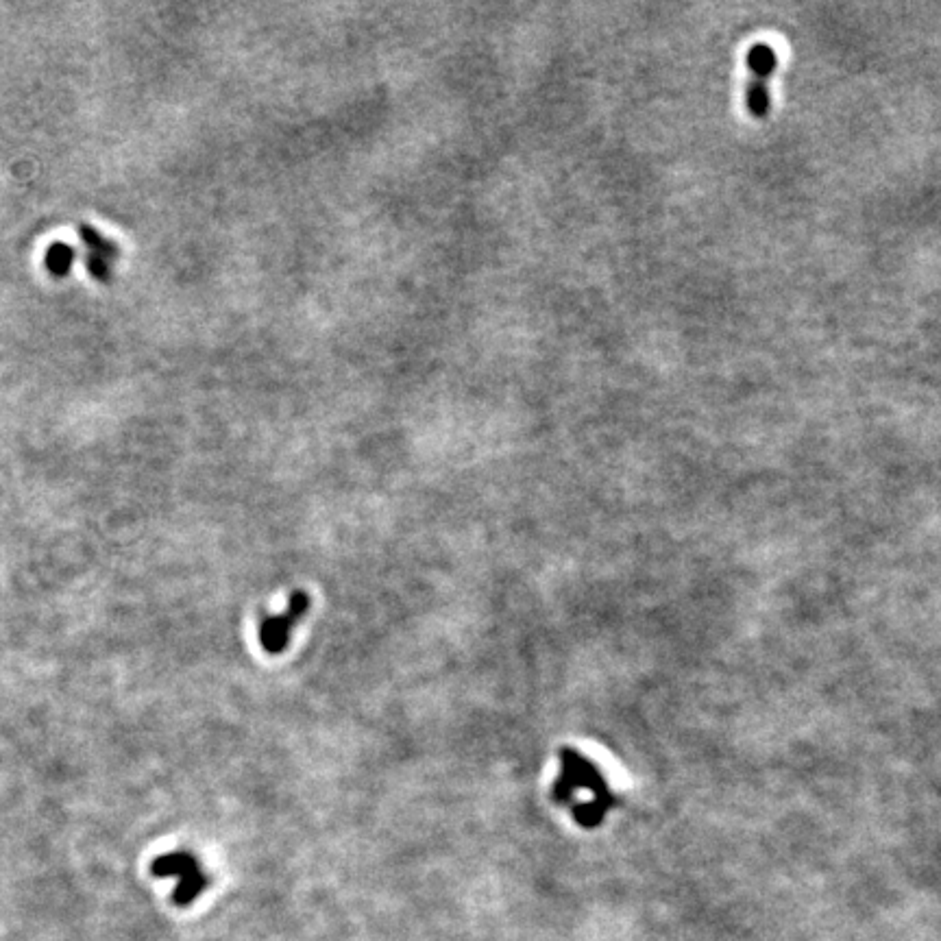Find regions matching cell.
Segmentation results:
<instances>
[{"label": "cell", "mask_w": 941, "mask_h": 941, "mask_svg": "<svg viewBox=\"0 0 941 941\" xmlns=\"http://www.w3.org/2000/svg\"><path fill=\"white\" fill-rule=\"evenodd\" d=\"M556 804L567 806L582 828H597L615 806L604 774L591 759L573 748L560 752V776L554 785Z\"/></svg>", "instance_id": "1"}, {"label": "cell", "mask_w": 941, "mask_h": 941, "mask_svg": "<svg viewBox=\"0 0 941 941\" xmlns=\"http://www.w3.org/2000/svg\"><path fill=\"white\" fill-rule=\"evenodd\" d=\"M151 874L155 878H177L173 891V902L177 907H190L210 885V878L203 872L199 859L188 850H170L151 863Z\"/></svg>", "instance_id": "2"}, {"label": "cell", "mask_w": 941, "mask_h": 941, "mask_svg": "<svg viewBox=\"0 0 941 941\" xmlns=\"http://www.w3.org/2000/svg\"><path fill=\"white\" fill-rule=\"evenodd\" d=\"M745 61H748V70H750L748 90H745V105H748L752 116L765 118L769 114V107H772L769 79H772L774 70L778 66L776 48L767 42L754 44L748 51Z\"/></svg>", "instance_id": "3"}, {"label": "cell", "mask_w": 941, "mask_h": 941, "mask_svg": "<svg viewBox=\"0 0 941 941\" xmlns=\"http://www.w3.org/2000/svg\"><path fill=\"white\" fill-rule=\"evenodd\" d=\"M308 608H310V595L305 591H295L290 595L284 613L262 617L258 626V639H260L262 650L273 656L286 652V647L290 643V634L292 630H295L297 623L305 617V613H308Z\"/></svg>", "instance_id": "4"}, {"label": "cell", "mask_w": 941, "mask_h": 941, "mask_svg": "<svg viewBox=\"0 0 941 941\" xmlns=\"http://www.w3.org/2000/svg\"><path fill=\"white\" fill-rule=\"evenodd\" d=\"M81 236L85 240V247H88V264H90V271L96 275V277H107L109 273V264H112L114 260V255H116V247L112 242H107L101 234H96V231L92 227H83L81 229Z\"/></svg>", "instance_id": "5"}, {"label": "cell", "mask_w": 941, "mask_h": 941, "mask_svg": "<svg viewBox=\"0 0 941 941\" xmlns=\"http://www.w3.org/2000/svg\"><path fill=\"white\" fill-rule=\"evenodd\" d=\"M72 258H75V251H72L68 244L57 242L46 253V264L53 273H64L68 271V266L72 264Z\"/></svg>", "instance_id": "6"}]
</instances>
